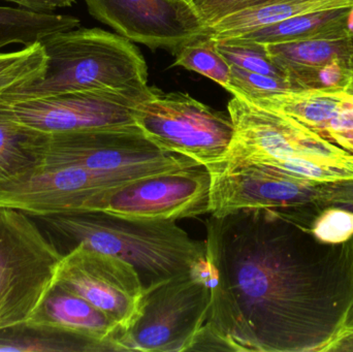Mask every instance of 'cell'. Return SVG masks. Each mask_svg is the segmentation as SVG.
<instances>
[{"label":"cell","mask_w":353,"mask_h":352,"mask_svg":"<svg viewBox=\"0 0 353 352\" xmlns=\"http://www.w3.org/2000/svg\"><path fill=\"white\" fill-rule=\"evenodd\" d=\"M228 111L234 134L225 156L208 167L221 173L263 165L319 183L353 179V154L294 118L232 95Z\"/></svg>","instance_id":"3957f363"},{"label":"cell","mask_w":353,"mask_h":352,"mask_svg":"<svg viewBox=\"0 0 353 352\" xmlns=\"http://www.w3.org/2000/svg\"><path fill=\"white\" fill-rule=\"evenodd\" d=\"M205 229L208 327L236 352H330L353 307V237L323 243L270 209Z\"/></svg>","instance_id":"6da1fadb"},{"label":"cell","mask_w":353,"mask_h":352,"mask_svg":"<svg viewBox=\"0 0 353 352\" xmlns=\"http://www.w3.org/2000/svg\"><path fill=\"white\" fill-rule=\"evenodd\" d=\"M159 89H101L0 105L16 121L45 134L134 125V112Z\"/></svg>","instance_id":"9c48e42d"},{"label":"cell","mask_w":353,"mask_h":352,"mask_svg":"<svg viewBox=\"0 0 353 352\" xmlns=\"http://www.w3.org/2000/svg\"><path fill=\"white\" fill-rule=\"evenodd\" d=\"M214 41L216 49L230 66H236L257 74L286 78L284 72L267 55L265 45L236 39Z\"/></svg>","instance_id":"d4e9b609"},{"label":"cell","mask_w":353,"mask_h":352,"mask_svg":"<svg viewBox=\"0 0 353 352\" xmlns=\"http://www.w3.org/2000/svg\"><path fill=\"white\" fill-rule=\"evenodd\" d=\"M352 66H353V39H352Z\"/></svg>","instance_id":"74e56055"},{"label":"cell","mask_w":353,"mask_h":352,"mask_svg":"<svg viewBox=\"0 0 353 352\" xmlns=\"http://www.w3.org/2000/svg\"><path fill=\"white\" fill-rule=\"evenodd\" d=\"M343 99L345 101L346 105L348 107H353V95L347 94V93L344 92L343 91Z\"/></svg>","instance_id":"d590c367"},{"label":"cell","mask_w":353,"mask_h":352,"mask_svg":"<svg viewBox=\"0 0 353 352\" xmlns=\"http://www.w3.org/2000/svg\"><path fill=\"white\" fill-rule=\"evenodd\" d=\"M323 198L327 206L353 203V179L323 183Z\"/></svg>","instance_id":"f546056e"},{"label":"cell","mask_w":353,"mask_h":352,"mask_svg":"<svg viewBox=\"0 0 353 352\" xmlns=\"http://www.w3.org/2000/svg\"><path fill=\"white\" fill-rule=\"evenodd\" d=\"M270 0H190L194 10L205 26L239 10H245Z\"/></svg>","instance_id":"83f0119b"},{"label":"cell","mask_w":353,"mask_h":352,"mask_svg":"<svg viewBox=\"0 0 353 352\" xmlns=\"http://www.w3.org/2000/svg\"><path fill=\"white\" fill-rule=\"evenodd\" d=\"M88 12L118 34L151 50L176 54L209 37V29L187 0H84Z\"/></svg>","instance_id":"4fadbf2b"},{"label":"cell","mask_w":353,"mask_h":352,"mask_svg":"<svg viewBox=\"0 0 353 352\" xmlns=\"http://www.w3.org/2000/svg\"><path fill=\"white\" fill-rule=\"evenodd\" d=\"M0 351H121L115 339L97 341L23 324L0 331Z\"/></svg>","instance_id":"ffe728a7"},{"label":"cell","mask_w":353,"mask_h":352,"mask_svg":"<svg viewBox=\"0 0 353 352\" xmlns=\"http://www.w3.org/2000/svg\"><path fill=\"white\" fill-rule=\"evenodd\" d=\"M211 186L205 167L175 169L103 190L89 202L87 210L174 221L191 218L210 213Z\"/></svg>","instance_id":"30bf717a"},{"label":"cell","mask_w":353,"mask_h":352,"mask_svg":"<svg viewBox=\"0 0 353 352\" xmlns=\"http://www.w3.org/2000/svg\"><path fill=\"white\" fill-rule=\"evenodd\" d=\"M46 68L34 80L0 94L8 103L101 89L145 88L148 66L130 39L101 28H74L41 41Z\"/></svg>","instance_id":"277c9868"},{"label":"cell","mask_w":353,"mask_h":352,"mask_svg":"<svg viewBox=\"0 0 353 352\" xmlns=\"http://www.w3.org/2000/svg\"><path fill=\"white\" fill-rule=\"evenodd\" d=\"M187 351H234L232 347L207 324L195 335Z\"/></svg>","instance_id":"f1b7e54d"},{"label":"cell","mask_w":353,"mask_h":352,"mask_svg":"<svg viewBox=\"0 0 353 352\" xmlns=\"http://www.w3.org/2000/svg\"><path fill=\"white\" fill-rule=\"evenodd\" d=\"M55 283L80 296L128 330L137 318L144 287L125 260L78 245L66 252Z\"/></svg>","instance_id":"7c38bea8"},{"label":"cell","mask_w":353,"mask_h":352,"mask_svg":"<svg viewBox=\"0 0 353 352\" xmlns=\"http://www.w3.org/2000/svg\"><path fill=\"white\" fill-rule=\"evenodd\" d=\"M353 37H323L265 45L267 55L292 83L303 89L309 74L334 61L352 66Z\"/></svg>","instance_id":"2e32d148"},{"label":"cell","mask_w":353,"mask_h":352,"mask_svg":"<svg viewBox=\"0 0 353 352\" xmlns=\"http://www.w3.org/2000/svg\"><path fill=\"white\" fill-rule=\"evenodd\" d=\"M353 351V307L346 320L345 327L330 352Z\"/></svg>","instance_id":"1f68e13d"},{"label":"cell","mask_w":353,"mask_h":352,"mask_svg":"<svg viewBox=\"0 0 353 352\" xmlns=\"http://www.w3.org/2000/svg\"><path fill=\"white\" fill-rule=\"evenodd\" d=\"M327 140L353 154V130L333 134Z\"/></svg>","instance_id":"d6a6232c"},{"label":"cell","mask_w":353,"mask_h":352,"mask_svg":"<svg viewBox=\"0 0 353 352\" xmlns=\"http://www.w3.org/2000/svg\"><path fill=\"white\" fill-rule=\"evenodd\" d=\"M175 55L173 66L197 72L224 89L228 88L232 68L216 49L215 41L209 37L187 43Z\"/></svg>","instance_id":"603a6c76"},{"label":"cell","mask_w":353,"mask_h":352,"mask_svg":"<svg viewBox=\"0 0 353 352\" xmlns=\"http://www.w3.org/2000/svg\"><path fill=\"white\" fill-rule=\"evenodd\" d=\"M335 206L341 207V208L346 209V210L353 213V203H343V204H338Z\"/></svg>","instance_id":"8d00e7d4"},{"label":"cell","mask_w":353,"mask_h":352,"mask_svg":"<svg viewBox=\"0 0 353 352\" xmlns=\"http://www.w3.org/2000/svg\"><path fill=\"white\" fill-rule=\"evenodd\" d=\"M347 28L353 35V8H350L347 16Z\"/></svg>","instance_id":"e575fe53"},{"label":"cell","mask_w":353,"mask_h":352,"mask_svg":"<svg viewBox=\"0 0 353 352\" xmlns=\"http://www.w3.org/2000/svg\"><path fill=\"white\" fill-rule=\"evenodd\" d=\"M80 25V20L70 14H39L0 6V49L14 43L28 47L48 35L78 28Z\"/></svg>","instance_id":"7402d4cb"},{"label":"cell","mask_w":353,"mask_h":352,"mask_svg":"<svg viewBox=\"0 0 353 352\" xmlns=\"http://www.w3.org/2000/svg\"><path fill=\"white\" fill-rule=\"evenodd\" d=\"M353 8V0H270L216 21L209 29L213 41L232 39L292 17Z\"/></svg>","instance_id":"e0dca14e"},{"label":"cell","mask_w":353,"mask_h":352,"mask_svg":"<svg viewBox=\"0 0 353 352\" xmlns=\"http://www.w3.org/2000/svg\"><path fill=\"white\" fill-rule=\"evenodd\" d=\"M311 233L323 243L350 241L353 237V213L341 207H327L315 219Z\"/></svg>","instance_id":"4316f807"},{"label":"cell","mask_w":353,"mask_h":352,"mask_svg":"<svg viewBox=\"0 0 353 352\" xmlns=\"http://www.w3.org/2000/svg\"><path fill=\"white\" fill-rule=\"evenodd\" d=\"M211 177L210 213L214 216L244 209H270L288 215L321 212L329 207L323 198V183L263 165H242Z\"/></svg>","instance_id":"8fae6325"},{"label":"cell","mask_w":353,"mask_h":352,"mask_svg":"<svg viewBox=\"0 0 353 352\" xmlns=\"http://www.w3.org/2000/svg\"><path fill=\"white\" fill-rule=\"evenodd\" d=\"M59 245H78L132 265L144 291L178 275L207 268L205 242L191 239L176 221L87 210L39 217ZM55 243V244H57Z\"/></svg>","instance_id":"7a4b0ae2"},{"label":"cell","mask_w":353,"mask_h":352,"mask_svg":"<svg viewBox=\"0 0 353 352\" xmlns=\"http://www.w3.org/2000/svg\"><path fill=\"white\" fill-rule=\"evenodd\" d=\"M211 305L209 269L145 289L138 315L115 340L121 351H187Z\"/></svg>","instance_id":"52a82bcc"},{"label":"cell","mask_w":353,"mask_h":352,"mask_svg":"<svg viewBox=\"0 0 353 352\" xmlns=\"http://www.w3.org/2000/svg\"><path fill=\"white\" fill-rule=\"evenodd\" d=\"M344 92L353 95V66L346 70L345 82L343 85Z\"/></svg>","instance_id":"836d02e7"},{"label":"cell","mask_w":353,"mask_h":352,"mask_svg":"<svg viewBox=\"0 0 353 352\" xmlns=\"http://www.w3.org/2000/svg\"><path fill=\"white\" fill-rule=\"evenodd\" d=\"M134 121L159 148L189 157L205 169L224 158L234 134L230 114L187 93L159 89L137 107Z\"/></svg>","instance_id":"ba28073f"},{"label":"cell","mask_w":353,"mask_h":352,"mask_svg":"<svg viewBox=\"0 0 353 352\" xmlns=\"http://www.w3.org/2000/svg\"><path fill=\"white\" fill-rule=\"evenodd\" d=\"M125 183L79 167L41 165L0 182V207L35 217L86 211L97 194Z\"/></svg>","instance_id":"5bb4252c"},{"label":"cell","mask_w":353,"mask_h":352,"mask_svg":"<svg viewBox=\"0 0 353 352\" xmlns=\"http://www.w3.org/2000/svg\"><path fill=\"white\" fill-rule=\"evenodd\" d=\"M17 4L18 8L39 14H51L57 8H70L77 0H2Z\"/></svg>","instance_id":"4dcf8cb0"},{"label":"cell","mask_w":353,"mask_h":352,"mask_svg":"<svg viewBox=\"0 0 353 352\" xmlns=\"http://www.w3.org/2000/svg\"><path fill=\"white\" fill-rule=\"evenodd\" d=\"M350 10L339 8L301 14L228 39L271 45L323 37H353L347 28Z\"/></svg>","instance_id":"d6986e66"},{"label":"cell","mask_w":353,"mask_h":352,"mask_svg":"<svg viewBox=\"0 0 353 352\" xmlns=\"http://www.w3.org/2000/svg\"><path fill=\"white\" fill-rule=\"evenodd\" d=\"M63 256L29 215L0 207V331L27 322L55 284Z\"/></svg>","instance_id":"8992f818"},{"label":"cell","mask_w":353,"mask_h":352,"mask_svg":"<svg viewBox=\"0 0 353 352\" xmlns=\"http://www.w3.org/2000/svg\"><path fill=\"white\" fill-rule=\"evenodd\" d=\"M230 68V81L226 90L232 95L257 99L284 91L296 90L288 79L248 72L236 66Z\"/></svg>","instance_id":"484cf974"},{"label":"cell","mask_w":353,"mask_h":352,"mask_svg":"<svg viewBox=\"0 0 353 352\" xmlns=\"http://www.w3.org/2000/svg\"><path fill=\"white\" fill-rule=\"evenodd\" d=\"M41 153L43 167H79L123 183L155 174L201 167L189 157L159 148L137 124L43 134Z\"/></svg>","instance_id":"5b68a950"},{"label":"cell","mask_w":353,"mask_h":352,"mask_svg":"<svg viewBox=\"0 0 353 352\" xmlns=\"http://www.w3.org/2000/svg\"><path fill=\"white\" fill-rule=\"evenodd\" d=\"M25 324L97 341L114 340L121 330L107 314L57 283L48 291Z\"/></svg>","instance_id":"9a60e30c"},{"label":"cell","mask_w":353,"mask_h":352,"mask_svg":"<svg viewBox=\"0 0 353 352\" xmlns=\"http://www.w3.org/2000/svg\"><path fill=\"white\" fill-rule=\"evenodd\" d=\"M343 91V88L296 89L248 101L285 114L321 136L336 116L350 107L344 101Z\"/></svg>","instance_id":"ac0fdd59"},{"label":"cell","mask_w":353,"mask_h":352,"mask_svg":"<svg viewBox=\"0 0 353 352\" xmlns=\"http://www.w3.org/2000/svg\"><path fill=\"white\" fill-rule=\"evenodd\" d=\"M46 62L41 43L19 51L0 52V94L41 76L45 72Z\"/></svg>","instance_id":"cb8c5ba5"},{"label":"cell","mask_w":353,"mask_h":352,"mask_svg":"<svg viewBox=\"0 0 353 352\" xmlns=\"http://www.w3.org/2000/svg\"><path fill=\"white\" fill-rule=\"evenodd\" d=\"M43 132L19 123L0 105V182L41 165Z\"/></svg>","instance_id":"44dd1931"},{"label":"cell","mask_w":353,"mask_h":352,"mask_svg":"<svg viewBox=\"0 0 353 352\" xmlns=\"http://www.w3.org/2000/svg\"><path fill=\"white\" fill-rule=\"evenodd\" d=\"M187 1L190 2V0H187Z\"/></svg>","instance_id":"f35d334b"}]
</instances>
